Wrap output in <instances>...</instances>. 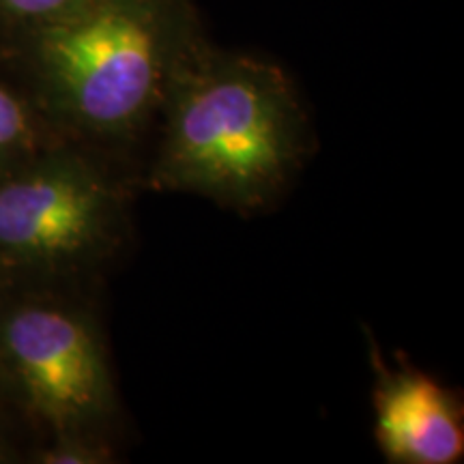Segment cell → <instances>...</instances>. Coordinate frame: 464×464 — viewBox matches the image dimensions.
Masks as SVG:
<instances>
[{
  "label": "cell",
  "instance_id": "6da1fadb",
  "mask_svg": "<svg viewBox=\"0 0 464 464\" xmlns=\"http://www.w3.org/2000/svg\"><path fill=\"white\" fill-rule=\"evenodd\" d=\"M150 183L239 211L274 200L305 150V121L280 69L241 56L179 65Z\"/></svg>",
  "mask_w": 464,
  "mask_h": 464
},
{
  "label": "cell",
  "instance_id": "7a4b0ae2",
  "mask_svg": "<svg viewBox=\"0 0 464 464\" xmlns=\"http://www.w3.org/2000/svg\"><path fill=\"white\" fill-rule=\"evenodd\" d=\"M39 56L63 112L102 138L140 131L179 67L161 0H89L50 20Z\"/></svg>",
  "mask_w": 464,
  "mask_h": 464
},
{
  "label": "cell",
  "instance_id": "3957f363",
  "mask_svg": "<svg viewBox=\"0 0 464 464\" xmlns=\"http://www.w3.org/2000/svg\"><path fill=\"white\" fill-rule=\"evenodd\" d=\"M119 222V196L89 161L56 155L0 174V265L61 269L100 254Z\"/></svg>",
  "mask_w": 464,
  "mask_h": 464
},
{
  "label": "cell",
  "instance_id": "277c9868",
  "mask_svg": "<svg viewBox=\"0 0 464 464\" xmlns=\"http://www.w3.org/2000/svg\"><path fill=\"white\" fill-rule=\"evenodd\" d=\"M0 355L28 406L63 434L110 409L108 365L82 316L56 305L15 307L0 324Z\"/></svg>",
  "mask_w": 464,
  "mask_h": 464
},
{
  "label": "cell",
  "instance_id": "5b68a950",
  "mask_svg": "<svg viewBox=\"0 0 464 464\" xmlns=\"http://www.w3.org/2000/svg\"><path fill=\"white\" fill-rule=\"evenodd\" d=\"M376 439L398 464H454L464 454L462 409L417 370L381 372L374 390Z\"/></svg>",
  "mask_w": 464,
  "mask_h": 464
},
{
  "label": "cell",
  "instance_id": "8992f818",
  "mask_svg": "<svg viewBox=\"0 0 464 464\" xmlns=\"http://www.w3.org/2000/svg\"><path fill=\"white\" fill-rule=\"evenodd\" d=\"M31 138L33 125L24 103L14 92L0 86V170L17 155L24 153Z\"/></svg>",
  "mask_w": 464,
  "mask_h": 464
},
{
  "label": "cell",
  "instance_id": "52a82bcc",
  "mask_svg": "<svg viewBox=\"0 0 464 464\" xmlns=\"http://www.w3.org/2000/svg\"><path fill=\"white\" fill-rule=\"evenodd\" d=\"M42 462L48 464H100L110 460V451L102 445H91L75 434H65L54 448L44 451Z\"/></svg>",
  "mask_w": 464,
  "mask_h": 464
},
{
  "label": "cell",
  "instance_id": "ba28073f",
  "mask_svg": "<svg viewBox=\"0 0 464 464\" xmlns=\"http://www.w3.org/2000/svg\"><path fill=\"white\" fill-rule=\"evenodd\" d=\"M89 0H0L3 9L17 17H33V20H56L82 7Z\"/></svg>",
  "mask_w": 464,
  "mask_h": 464
},
{
  "label": "cell",
  "instance_id": "9c48e42d",
  "mask_svg": "<svg viewBox=\"0 0 464 464\" xmlns=\"http://www.w3.org/2000/svg\"><path fill=\"white\" fill-rule=\"evenodd\" d=\"M7 460V450H5V443H3V437H0V462Z\"/></svg>",
  "mask_w": 464,
  "mask_h": 464
}]
</instances>
